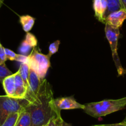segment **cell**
Returning a JSON list of instances; mask_svg holds the SVG:
<instances>
[{
    "mask_svg": "<svg viewBox=\"0 0 126 126\" xmlns=\"http://www.w3.org/2000/svg\"><path fill=\"white\" fill-rule=\"evenodd\" d=\"M25 110L30 112L31 116L30 126H43L48 124L53 116L61 113V111L55 105L51 86L46 79L42 80L37 101L28 105Z\"/></svg>",
    "mask_w": 126,
    "mask_h": 126,
    "instance_id": "obj_1",
    "label": "cell"
},
{
    "mask_svg": "<svg viewBox=\"0 0 126 126\" xmlns=\"http://www.w3.org/2000/svg\"><path fill=\"white\" fill-rule=\"evenodd\" d=\"M84 105L83 111L85 113L98 118L124 109L126 107V97L117 100H104Z\"/></svg>",
    "mask_w": 126,
    "mask_h": 126,
    "instance_id": "obj_2",
    "label": "cell"
},
{
    "mask_svg": "<svg viewBox=\"0 0 126 126\" xmlns=\"http://www.w3.org/2000/svg\"><path fill=\"white\" fill-rule=\"evenodd\" d=\"M29 103L25 99H19L8 95H0V126L9 115L25 110Z\"/></svg>",
    "mask_w": 126,
    "mask_h": 126,
    "instance_id": "obj_3",
    "label": "cell"
},
{
    "mask_svg": "<svg viewBox=\"0 0 126 126\" xmlns=\"http://www.w3.org/2000/svg\"><path fill=\"white\" fill-rule=\"evenodd\" d=\"M28 56V64L41 79H45L48 69L50 67V58L48 54H44L37 48H33Z\"/></svg>",
    "mask_w": 126,
    "mask_h": 126,
    "instance_id": "obj_4",
    "label": "cell"
},
{
    "mask_svg": "<svg viewBox=\"0 0 126 126\" xmlns=\"http://www.w3.org/2000/svg\"><path fill=\"white\" fill-rule=\"evenodd\" d=\"M105 35L111 47L112 56L114 62L119 76H122L126 74V70L123 68L117 53L118 40L120 35L119 29H115L108 25H105Z\"/></svg>",
    "mask_w": 126,
    "mask_h": 126,
    "instance_id": "obj_5",
    "label": "cell"
},
{
    "mask_svg": "<svg viewBox=\"0 0 126 126\" xmlns=\"http://www.w3.org/2000/svg\"><path fill=\"white\" fill-rule=\"evenodd\" d=\"M43 80L40 78L38 75L33 69L30 68L29 87L25 98L29 103V105L34 103L37 101L38 92L42 85Z\"/></svg>",
    "mask_w": 126,
    "mask_h": 126,
    "instance_id": "obj_6",
    "label": "cell"
},
{
    "mask_svg": "<svg viewBox=\"0 0 126 126\" xmlns=\"http://www.w3.org/2000/svg\"><path fill=\"white\" fill-rule=\"evenodd\" d=\"M54 102L58 110H76L81 109L83 110L85 107L84 105L77 102L73 96L68 97H61L59 98L54 99Z\"/></svg>",
    "mask_w": 126,
    "mask_h": 126,
    "instance_id": "obj_7",
    "label": "cell"
},
{
    "mask_svg": "<svg viewBox=\"0 0 126 126\" xmlns=\"http://www.w3.org/2000/svg\"><path fill=\"white\" fill-rule=\"evenodd\" d=\"M125 20H126V10L121 9L109 14L105 20V25L120 29Z\"/></svg>",
    "mask_w": 126,
    "mask_h": 126,
    "instance_id": "obj_8",
    "label": "cell"
},
{
    "mask_svg": "<svg viewBox=\"0 0 126 126\" xmlns=\"http://www.w3.org/2000/svg\"><path fill=\"white\" fill-rule=\"evenodd\" d=\"M93 8L94 12V16L98 21L105 24L106 13L108 4L106 0H93Z\"/></svg>",
    "mask_w": 126,
    "mask_h": 126,
    "instance_id": "obj_9",
    "label": "cell"
},
{
    "mask_svg": "<svg viewBox=\"0 0 126 126\" xmlns=\"http://www.w3.org/2000/svg\"><path fill=\"white\" fill-rule=\"evenodd\" d=\"M15 74V92L14 98L25 99L27 93V87L24 83L19 71Z\"/></svg>",
    "mask_w": 126,
    "mask_h": 126,
    "instance_id": "obj_10",
    "label": "cell"
},
{
    "mask_svg": "<svg viewBox=\"0 0 126 126\" xmlns=\"http://www.w3.org/2000/svg\"><path fill=\"white\" fill-rule=\"evenodd\" d=\"M2 84L6 95L14 98L15 92V74L13 73L12 75L6 77L3 80Z\"/></svg>",
    "mask_w": 126,
    "mask_h": 126,
    "instance_id": "obj_11",
    "label": "cell"
},
{
    "mask_svg": "<svg viewBox=\"0 0 126 126\" xmlns=\"http://www.w3.org/2000/svg\"><path fill=\"white\" fill-rule=\"evenodd\" d=\"M19 20L24 31L27 33L32 30L34 25L35 19L29 15H24L20 16Z\"/></svg>",
    "mask_w": 126,
    "mask_h": 126,
    "instance_id": "obj_12",
    "label": "cell"
},
{
    "mask_svg": "<svg viewBox=\"0 0 126 126\" xmlns=\"http://www.w3.org/2000/svg\"><path fill=\"white\" fill-rule=\"evenodd\" d=\"M31 126V116L30 112L25 109L20 112L16 126Z\"/></svg>",
    "mask_w": 126,
    "mask_h": 126,
    "instance_id": "obj_13",
    "label": "cell"
},
{
    "mask_svg": "<svg viewBox=\"0 0 126 126\" xmlns=\"http://www.w3.org/2000/svg\"><path fill=\"white\" fill-rule=\"evenodd\" d=\"M106 1L108 4L107 11H106V16H105L106 18L111 13L120 10L121 9H124L120 0H106Z\"/></svg>",
    "mask_w": 126,
    "mask_h": 126,
    "instance_id": "obj_14",
    "label": "cell"
},
{
    "mask_svg": "<svg viewBox=\"0 0 126 126\" xmlns=\"http://www.w3.org/2000/svg\"><path fill=\"white\" fill-rule=\"evenodd\" d=\"M18 71H19L24 83H25V85L27 87L28 90V87H29V74H30V67H29L27 64L20 63V67H19Z\"/></svg>",
    "mask_w": 126,
    "mask_h": 126,
    "instance_id": "obj_15",
    "label": "cell"
},
{
    "mask_svg": "<svg viewBox=\"0 0 126 126\" xmlns=\"http://www.w3.org/2000/svg\"><path fill=\"white\" fill-rule=\"evenodd\" d=\"M20 113V112H16V113H13L9 115L8 118L4 121V123L1 126H16Z\"/></svg>",
    "mask_w": 126,
    "mask_h": 126,
    "instance_id": "obj_16",
    "label": "cell"
},
{
    "mask_svg": "<svg viewBox=\"0 0 126 126\" xmlns=\"http://www.w3.org/2000/svg\"><path fill=\"white\" fill-rule=\"evenodd\" d=\"M13 72L8 68L5 63L0 64V83H3V80L8 76L13 74Z\"/></svg>",
    "mask_w": 126,
    "mask_h": 126,
    "instance_id": "obj_17",
    "label": "cell"
},
{
    "mask_svg": "<svg viewBox=\"0 0 126 126\" xmlns=\"http://www.w3.org/2000/svg\"><path fill=\"white\" fill-rule=\"evenodd\" d=\"M24 41L25 43H27L29 45H30L32 49L33 48H35L37 46V44H38V40H37L35 36L32 34V33H30V32H27L26 33L25 40Z\"/></svg>",
    "mask_w": 126,
    "mask_h": 126,
    "instance_id": "obj_18",
    "label": "cell"
},
{
    "mask_svg": "<svg viewBox=\"0 0 126 126\" xmlns=\"http://www.w3.org/2000/svg\"><path fill=\"white\" fill-rule=\"evenodd\" d=\"M63 121L64 120L62 119L61 113L58 114L51 118L48 124V126H61Z\"/></svg>",
    "mask_w": 126,
    "mask_h": 126,
    "instance_id": "obj_19",
    "label": "cell"
},
{
    "mask_svg": "<svg viewBox=\"0 0 126 126\" xmlns=\"http://www.w3.org/2000/svg\"><path fill=\"white\" fill-rule=\"evenodd\" d=\"M59 45H60V41L56 40L51 43L49 46V51H48V55L51 57L52 55L58 52L59 49Z\"/></svg>",
    "mask_w": 126,
    "mask_h": 126,
    "instance_id": "obj_20",
    "label": "cell"
},
{
    "mask_svg": "<svg viewBox=\"0 0 126 126\" xmlns=\"http://www.w3.org/2000/svg\"><path fill=\"white\" fill-rule=\"evenodd\" d=\"M31 49L32 47L23 40L19 48V51L20 54L25 56H28L27 54H29V51Z\"/></svg>",
    "mask_w": 126,
    "mask_h": 126,
    "instance_id": "obj_21",
    "label": "cell"
},
{
    "mask_svg": "<svg viewBox=\"0 0 126 126\" xmlns=\"http://www.w3.org/2000/svg\"><path fill=\"white\" fill-rule=\"evenodd\" d=\"M4 51H5V55L7 60L16 61L18 54L14 53L13 51L6 48H4Z\"/></svg>",
    "mask_w": 126,
    "mask_h": 126,
    "instance_id": "obj_22",
    "label": "cell"
},
{
    "mask_svg": "<svg viewBox=\"0 0 126 126\" xmlns=\"http://www.w3.org/2000/svg\"><path fill=\"white\" fill-rule=\"evenodd\" d=\"M7 60L5 55V51H4V48L1 45V43L0 42V64L5 63Z\"/></svg>",
    "mask_w": 126,
    "mask_h": 126,
    "instance_id": "obj_23",
    "label": "cell"
},
{
    "mask_svg": "<svg viewBox=\"0 0 126 126\" xmlns=\"http://www.w3.org/2000/svg\"><path fill=\"white\" fill-rule=\"evenodd\" d=\"M16 61L22 64H28V56L21 54H18Z\"/></svg>",
    "mask_w": 126,
    "mask_h": 126,
    "instance_id": "obj_24",
    "label": "cell"
},
{
    "mask_svg": "<svg viewBox=\"0 0 126 126\" xmlns=\"http://www.w3.org/2000/svg\"><path fill=\"white\" fill-rule=\"evenodd\" d=\"M92 126H126V121H124L123 122H119V123L111 124H100V125H94Z\"/></svg>",
    "mask_w": 126,
    "mask_h": 126,
    "instance_id": "obj_25",
    "label": "cell"
},
{
    "mask_svg": "<svg viewBox=\"0 0 126 126\" xmlns=\"http://www.w3.org/2000/svg\"><path fill=\"white\" fill-rule=\"evenodd\" d=\"M121 2V4H122L123 8L126 10V0H120Z\"/></svg>",
    "mask_w": 126,
    "mask_h": 126,
    "instance_id": "obj_26",
    "label": "cell"
},
{
    "mask_svg": "<svg viewBox=\"0 0 126 126\" xmlns=\"http://www.w3.org/2000/svg\"><path fill=\"white\" fill-rule=\"evenodd\" d=\"M61 126H72L71 124H68L67 123V122H66L64 121H63V122H62Z\"/></svg>",
    "mask_w": 126,
    "mask_h": 126,
    "instance_id": "obj_27",
    "label": "cell"
},
{
    "mask_svg": "<svg viewBox=\"0 0 126 126\" xmlns=\"http://www.w3.org/2000/svg\"><path fill=\"white\" fill-rule=\"evenodd\" d=\"M4 0H0V8H1V7L3 5V3H4Z\"/></svg>",
    "mask_w": 126,
    "mask_h": 126,
    "instance_id": "obj_28",
    "label": "cell"
},
{
    "mask_svg": "<svg viewBox=\"0 0 126 126\" xmlns=\"http://www.w3.org/2000/svg\"><path fill=\"white\" fill-rule=\"evenodd\" d=\"M48 126V124H46V125H45V126Z\"/></svg>",
    "mask_w": 126,
    "mask_h": 126,
    "instance_id": "obj_29",
    "label": "cell"
},
{
    "mask_svg": "<svg viewBox=\"0 0 126 126\" xmlns=\"http://www.w3.org/2000/svg\"></svg>",
    "mask_w": 126,
    "mask_h": 126,
    "instance_id": "obj_30",
    "label": "cell"
}]
</instances>
